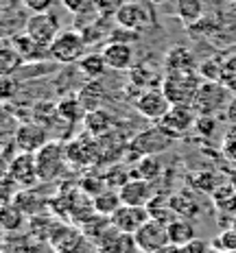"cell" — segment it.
Returning a JSON list of instances; mask_svg holds the SVG:
<instances>
[{"instance_id": "obj_41", "label": "cell", "mask_w": 236, "mask_h": 253, "mask_svg": "<svg viewBox=\"0 0 236 253\" xmlns=\"http://www.w3.org/2000/svg\"><path fill=\"white\" fill-rule=\"evenodd\" d=\"M182 253H212V249H208V242H203V240H192L190 245L184 247Z\"/></svg>"}, {"instance_id": "obj_32", "label": "cell", "mask_w": 236, "mask_h": 253, "mask_svg": "<svg viewBox=\"0 0 236 253\" xmlns=\"http://www.w3.org/2000/svg\"><path fill=\"white\" fill-rule=\"evenodd\" d=\"M212 247H214V251H219V253H234L236 251V229L234 227L223 229L221 234L212 240Z\"/></svg>"}, {"instance_id": "obj_27", "label": "cell", "mask_w": 236, "mask_h": 253, "mask_svg": "<svg viewBox=\"0 0 236 253\" xmlns=\"http://www.w3.org/2000/svg\"><path fill=\"white\" fill-rule=\"evenodd\" d=\"M190 188L197 190L199 194H212L214 190L221 186V177L217 175V172L212 170H201V172H195V175H190Z\"/></svg>"}, {"instance_id": "obj_40", "label": "cell", "mask_w": 236, "mask_h": 253, "mask_svg": "<svg viewBox=\"0 0 236 253\" xmlns=\"http://www.w3.org/2000/svg\"><path fill=\"white\" fill-rule=\"evenodd\" d=\"M197 131L203 135H212L214 126H217V120H214V116H199L197 118Z\"/></svg>"}, {"instance_id": "obj_31", "label": "cell", "mask_w": 236, "mask_h": 253, "mask_svg": "<svg viewBox=\"0 0 236 253\" xmlns=\"http://www.w3.org/2000/svg\"><path fill=\"white\" fill-rule=\"evenodd\" d=\"M127 0H92V9L98 18H116V13L123 9Z\"/></svg>"}, {"instance_id": "obj_48", "label": "cell", "mask_w": 236, "mask_h": 253, "mask_svg": "<svg viewBox=\"0 0 236 253\" xmlns=\"http://www.w3.org/2000/svg\"><path fill=\"white\" fill-rule=\"evenodd\" d=\"M234 253H236V251H234Z\"/></svg>"}, {"instance_id": "obj_14", "label": "cell", "mask_w": 236, "mask_h": 253, "mask_svg": "<svg viewBox=\"0 0 236 253\" xmlns=\"http://www.w3.org/2000/svg\"><path fill=\"white\" fill-rule=\"evenodd\" d=\"M116 24L123 26V29H131V31H140L142 26L153 22V15H151V9L144 7L140 2H125L123 9L116 13Z\"/></svg>"}, {"instance_id": "obj_25", "label": "cell", "mask_w": 236, "mask_h": 253, "mask_svg": "<svg viewBox=\"0 0 236 253\" xmlns=\"http://www.w3.org/2000/svg\"><path fill=\"white\" fill-rule=\"evenodd\" d=\"M77 68L81 70V75H86L88 79H92V81H98V79L105 75V68H107V63H105L101 52H88V55L77 63Z\"/></svg>"}, {"instance_id": "obj_29", "label": "cell", "mask_w": 236, "mask_h": 253, "mask_svg": "<svg viewBox=\"0 0 236 253\" xmlns=\"http://www.w3.org/2000/svg\"><path fill=\"white\" fill-rule=\"evenodd\" d=\"M24 212L18 208L13 201L2 205V212H0V218H2V227L7 231H18L24 225Z\"/></svg>"}, {"instance_id": "obj_15", "label": "cell", "mask_w": 236, "mask_h": 253, "mask_svg": "<svg viewBox=\"0 0 236 253\" xmlns=\"http://www.w3.org/2000/svg\"><path fill=\"white\" fill-rule=\"evenodd\" d=\"M123 205H136V208H146L151 203V183L142 177H131L123 188L118 190Z\"/></svg>"}, {"instance_id": "obj_47", "label": "cell", "mask_w": 236, "mask_h": 253, "mask_svg": "<svg viewBox=\"0 0 236 253\" xmlns=\"http://www.w3.org/2000/svg\"><path fill=\"white\" fill-rule=\"evenodd\" d=\"M232 227L236 229V216H234V218H232Z\"/></svg>"}, {"instance_id": "obj_26", "label": "cell", "mask_w": 236, "mask_h": 253, "mask_svg": "<svg viewBox=\"0 0 236 253\" xmlns=\"http://www.w3.org/2000/svg\"><path fill=\"white\" fill-rule=\"evenodd\" d=\"M24 66V59L20 57V52L13 48L11 44H4L0 48V75L2 77H11L20 68Z\"/></svg>"}, {"instance_id": "obj_10", "label": "cell", "mask_w": 236, "mask_h": 253, "mask_svg": "<svg viewBox=\"0 0 236 253\" xmlns=\"http://www.w3.org/2000/svg\"><path fill=\"white\" fill-rule=\"evenodd\" d=\"M66 155L72 166H92L101 160V149H98V138H94L86 131L81 138L72 140L66 144Z\"/></svg>"}, {"instance_id": "obj_34", "label": "cell", "mask_w": 236, "mask_h": 253, "mask_svg": "<svg viewBox=\"0 0 236 253\" xmlns=\"http://www.w3.org/2000/svg\"><path fill=\"white\" fill-rule=\"evenodd\" d=\"M177 13L186 22H195L201 15V0H177Z\"/></svg>"}, {"instance_id": "obj_23", "label": "cell", "mask_w": 236, "mask_h": 253, "mask_svg": "<svg viewBox=\"0 0 236 253\" xmlns=\"http://www.w3.org/2000/svg\"><path fill=\"white\" fill-rule=\"evenodd\" d=\"M57 114H59V120H64V123H68L72 126L75 123L86 118L88 112L81 105V101H79V96H66L57 103Z\"/></svg>"}, {"instance_id": "obj_21", "label": "cell", "mask_w": 236, "mask_h": 253, "mask_svg": "<svg viewBox=\"0 0 236 253\" xmlns=\"http://www.w3.org/2000/svg\"><path fill=\"white\" fill-rule=\"evenodd\" d=\"M9 44H11L13 48L20 52V57L24 59V63H29V61H42L44 57H48V50L42 48L38 42L31 40L26 33H22V35H13V40L9 42Z\"/></svg>"}, {"instance_id": "obj_22", "label": "cell", "mask_w": 236, "mask_h": 253, "mask_svg": "<svg viewBox=\"0 0 236 253\" xmlns=\"http://www.w3.org/2000/svg\"><path fill=\"white\" fill-rule=\"evenodd\" d=\"M210 199H212V205L219 214H230L232 218L236 216V188L232 183H221L210 194Z\"/></svg>"}, {"instance_id": "obj_19", "label": "cell", "mask_w": 236, "mask_h": 253, "mask_svg": "<svg viewBox=\"0 0 236 253\" xmlns=\"http://www.w3.org/2000/svg\"><path fill=\"white\" fill-rule=\"evenodd\" d=\"M83 126H86V131L90 135L101 138V135L112 133V129L116 126V118H114V116L109 114L105 107L92 109V112H88L86 118H83Z\"/></svg>"}, {"instance_id": "obj_37", "label": "cell", "mask_w": 236, "mask_h": 253, "mask_svg": "<svg viewBox=\"0 0 236 253\" xmlns=\"http://www.w3.org/2000/svg\"><path fill=\"white\" fill-rule=\"evenodd\" d=\"M146 75H153V72H151L149 68H144V66L134 68V70H131V83H136V85H140L144 89H151L153 87V79L155 77H146Z\"/></svg>"}, {"instance_id": "obj_33", "label": "cell", "mask_w": 236, "mask_h": 253, "mask_svg": "<svg viewBox=\"0 0 236 253\" xmlns=\"http://www.w3.org/2000/svg\"><path fill=\"white\" fill-rule=\"evenodd\" d=\"M134 177L129 170H125L120 164L116 166H112L107 172H105V181H107V188H112V190H120L125 186V183L129 181V179Z\"/></svg>"}, {"instance_id": "obj_43", "label": "cell", "mask_w": 236, "mask_h": 253, "mask_svg": "<svg viewBox=\"0 0 236 253\" xmlns=\"http://www.w3.org/2000/svg\"><path fill=\"white\" fill-rule=\"evenodd\" d=\"M61 2L66 4V9H70V11L79 13L81 9H86L88 4H92V0H61Z\"/></svg>"}, {"instance_id": "obj_39", "label": "cell", "mask_w": 236, "mask_h": 253, "mask_svg": "<svg viewBox=\"0 0 236 253\" xmlns=\"http://www.w3.org/2000/svg\"><path fill=\"white\" fill-rule=\"evenodd\" d=\"M20 2H22L24 7L29 9V11H33V13H46L52 7L55 0H20Z\"/></svg>"}, {"instance_id": "obj_46", "label": "cell", "mask_w": 236, "mask_h": 253, "mask_svg": "<svg viewBox=\"0 0 236 253\" xmlns=\"http://www.w3.org/2000/svg\"><path fill=\"white\" fill-rule=\"evenodd\" d=\"M228 177H230V183H232V186L236 188V170H230V172H228Z\"/></svg>"}, {"instance_id": "obj_6", "label": "cell", "mask_w": 236, "mask_h": 253, "mask_svg": "<svg viewBox=\"0 0 236 253\" xmlns=\"http://www.w3.org/2000/svg\"><path fill=\"white\" fill-rule=\"evenodd\" d=\"M131 238H134V247L142 253H157L171 245L166 223H160V220H155V218L146 220Z\"/></svg>"}, {"instance_id": "obj_44", "label": "cell", "mask_w": 236, "mask_h": 253, "mask_svg": "<svg viewBox=\"0 0 236 253\" xmlns=\"http://www.w3.org/2000/svg\"><path fill=\"white\" fill-rule=\"evenodd\" d=\"M86 249H90V247L86 245V240H83V238H79V240L75 242V245H70V247H68V249L59 251V253H88Z\"/></svg>"}, {"instance_id": "obj_16", "label": "cell", "mask_w": 236, "mask_h": 253, "mask_svg": "<svg viewBox=\"0 0 236 253\" xmlns=\"http://www.w3.org/2000/svg\"><path fill=\"white\" fill-rule=\"evenodd\" d=\"M197 190H180V192H175L171 199V208L175 216H180V218H195V216L201 214V203H199V197H197Z\"/></svg>"}, {"instance_id": "obj_13", "label": "cell", "mask_w": 236, "mask_h": 253, "mask_svg": "<svg viewBox=\"0 0 236 253\" xmlns=\"http://www.w3.org/2000/svg\"><path fill=\"white\" fill-rule=\"evenodd\" d=\"M151 218L149 210L146 208H136V205H120V210L112 216V225L116 227L120 234L125 236H134L146 220Z\"/></svg>"}, {"instance_id": "obj_4", "label": "cell", "mask_w": 236, "mask_h": 253, "mask_svg": "<svg viewBox=\"0 0 236 253\" xmlns=\"http://www.w3.org/2000/svg\"><path fill=\"white\" fill-rule=\"evenodd\" d=\"M66 144L64 142L52 140L44 144L35 153V164H38V175L42 181H55L66 172Z\"/></svg>"}, {"instance_id": "obj_12", "label": "cell", "mask_w": 236, "mask_h": 253, "mask_svg": "<svg viewBox=\"0 0 236 253\" xmlns=\"http://www.w3.org/2000/svg\"><path fill=\"white\" fill-rule=\"evenodd\" d=\"M48 144V131L42 123H22L15 129V146L22 153H38Z\"/></svg>"}, {"instance_id": "obj_17", "label": "cell", "mask_w": 236, "mask_h": 253, "mask_svg": "<svg viewBox=\"0 0 236 253\" xmlns=\"http://www.w3.org/2000/svg\"><path fill=\"white\" fill-rule=\"evenodd\" d=\"M164 70L166 72H177V75H186V72L197 70L195 55L186 48V46H173L169 48L164 57Z\"/></svg>"}, {"instance_id": "obj_7", "label": "cell", "mask_w": 236, "mask_h": 253, "mask_svg": "<svg viewBox=\"0 0 236 253\" xmlns=\"http://www.w3.org/2000/svg\"><path fill=\"white\" fill-rule=\"evenodd\" d=\"M24 33L29 35L31 40H35L42 48L48 50L52 46V42L57 40V35L61 33L59 31V20L55 15L46 13H33L24 24Z\"/></svg>"}, {"instance_id": "obj_8", "label": "cell", "mask_w": 236, "mask_h": 253, "mask_svg": "<svg viewBox=\"0 0 236 253\" xmlns=\"http://www.w3.org/2000/svg\"><path fill=\"white\" fill-rule=\"evenodd\" d=\"M136 112H138L142 118L153 120V123H160L169 109L173 107L171 101L166 98V94L162 92V87H151V89H142L138 94V98L134 101Z\"/></svg>"}, {"instance_id": "obj_42", "label": "cell", "mask_w": 236, "mask_h": 253, "mask_svg": "<svg viewBox=\"0 0 236 253\" xmlns=\"http://www.w3.org/2000/svg\"><path fill=\"white\" fill-rule=\"evenodd\" d=\"M18 87V81L11 77H2V98L4 101H9L11 98V94H13V89Z\"/></svg>"}, {"instance_id": "obj_35", "label": "cell", "mask_w": 236, "mask_h": 253, "mask_svg": "<svg viewBox=\"0 0 236 253\" xmlns=\"http://www.w3.org/2000/svg\"><path fill=\"white\" fill-rule=\"evenodd\" d=\"M105 186H107V181H105V175H103V177H98V175H90V177L83 179L81 186H79V188H81L83 192L88 194V197H92V199H94L96 194H101V192H103Z\"/></svg>"}, {"instance_id": "obj_28", "label": "cell", "mask_w": 236, "mask_h": 253, "mask_svg": "<svg viewBox=\"0 0 236 253\" xmlns=\"http://www.w3.org/2000/svg\"><path fill=\"white\" fill-rule=\"evenodd\" d=\"M103 87L98 81H92L88 83L86 87L79 92V101H81V105L86 107V112H92V109H101L103 107Z\"/></svg>"}, {"instance_id": "obj_36", "label": "cell", "mask_w": 236, "mask_h": 253, "mask_svg": "<svg viewBox=\"0 0 236 253\" xmlns=\"http://www.w3.org/2000/svg\"><path fill=\"white\" fill-rule=\"evenodd\" d=\"M138 175L146 179V181H151V179H155L160 175V162L155 160V157H142V160H138Z\"/></svg>"}, {"instance_id": "obj_20", "label": "cell", "mask_w": 236, "mask_h": 253, "mask_svg": "<svg viewBox=\"0 0 236 253\" xmlns=\"http://www.w3.org/2000/svg\"><path fill=\"white\" fill-rule=\"evenodd\" d=\"M166 229H169V242L173 247H180L184 249L186 245H190L192 240H195V225H192V220L188 218H173L169 225H166Z\"/></svg>"}, {"instance_id": "obj_3", "label": "cell", "mask_w": 236, "mask_h": 253, "mask_svg": "<svg viewBox=\"0 0 236 253\" xmlns=\"http://www.w3.org/2000/svg\"><path fill=\"white\" fill-rule=\"evenodd\" d=\"M230 89L221 81H203L199 87L192 109H195L197 118L199 116H217L219 112H225L230 105Z\"/></svg>"}, {"instance_id": "obj_11", "label": "cell", "mask_w": 236, "mask_h": 253, "mask_svg": "<svg viewBox=\"0 0 236 253\" xmlns=\"http://www.w3.org/2000/svg\"><path fill=\"white\" fill-rule=\"evenodd\" d=\"M157 125L164 126L173 138H180V135H186L188 131L197 125V114L190 105H173L169 109V114Z\"/></svg>"}, {"instance_id": "obj_45", "label": "cell", "mask_w": 236, "mask_h": 253, "mask_svg": "<svg viewBox=\"0 0 236 253\" xmlns=\"http://www.w3.org/2000/svg\"><path fill=\"white\" fill-rule=\"evenodd\" d=\"M225 118H228V123L232 125V126H236V96L230 101L228 109H225Z\"/></svg>"}, {"instance_id": "obj_9", "label": "cell", "mask_w": 236, "mask_h": 253, "mask_svg": "<svg viewBox=\"0 0 236 253\" xmlns=\"http://www.w3.org/2000/svg\"><path fill=\"white\" fill-rule=\"evenodd\" d=\"M7 175L18 183L20 190H31L40 181L38 164H35V153H15L13 160L7 166Z\"/></svg>"}, {"instance_id": "obj_5", "label": "cell", "mask_w": 236, "mask_h": 253, "mask_svg": "<svg viewBox=\"0 0 236 253\" xmlns=\"http://www.w3.org/2000/svg\"><path fill=\"white\" fill-rule=\"evenodd\" d=\"M86 46V38L79 31H61L48 48V57L57 63L70 66V63H79L88 55Z\"/></svg>"}, {"instance_id": "obj_1", "label": "cell", "mask_w": 236, "mask_h": 253, "mask_svg": "<svg viewBox=\"0 0 236 253\" xmlns=\"http://www.w3.org/2000/svg\"><path fill=\"white\" fill-rule=\"evenodd\" d=\"M175 138L160 125H153L149 129H142L127 142V151L125 155L129 160H142V157H155L160 153L169 151Z\"/></svg>"}, {"instance_id": "obj_2", "label": "cell", "mask_w": 236, "mask_h": 253, "mask_svg": "<svg viewBox=\"0 0 236 253\" xmlns=\"http://www.w3.org/2000/svg\"><path fill=\"white\" fill-rule=\"evenodd\" d=\"M201 83L203 81L197 77V72H186V75L166 72L160 87L166 94V98L171 101V105H190L192 107Z\"/></svg>"}, {"instance_id": "obj_38", "label": "cell", "mask_w": 236, "mask_h": 253, "mask_svg": "<svg viewBox=\"0 0 236 253\" xmlns=\"http://www.w3.org/2000/svg\"><path fill=\"white\" fill-rule=\"evenodd\" d=\"M223 155L228 160L236 162V126H230V131L223 138Z\"/></svg>"}, {"instance_id": "obj_18", "label": "cell", "mask_w": 236, "mask_h": 253, "mask_svg": "<svg viewBox=\"0 0 236 253\" xmlns=\"http://www.w3.org/2000/svg\"><path fill=\"white\" fill-rule=\"evenodd\" d=\"M105 63L112 70H127L134 61V50H131L129 44H123V42H107L101 50Z\"/></svg>"}, {"instance_id": "obj_24", "label": "cell", "mask_w": 236, "mask_h": 253, "mask_svg": "<svg viewBox=\"0 0 236 253\" xmlns=\"http://www.w3.org/2000/svg\"><path fill=\"white\" fill-rule=\"evenodd\" d=\"M92 203H94L96 214L107 216V218H112V216L120 210V205H123L118 190H112V188H107V190H103L101 194H96V197L92 199Z\"/></svg>"}, {"instance_id": "obj_30", "label": "cell", "mask_w": 236, "mask_h": 253, "mask_svg": "<svg viewBox=\"0 0 236 253\" xmlns=\"http://www.w3.org/2000/svg\"><path fill=\"white\" fill-rule=\"evenodd\" d=\"M146 210H149L151 218L160 220V223H166V225H169L173 218H177L175 212H173V208H171V199H151V203L146 205Z\"/></svg>"}]
</instances>
